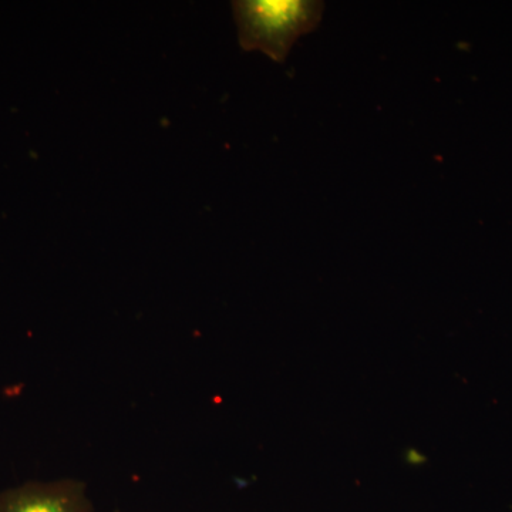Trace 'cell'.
<instances>
[{"instance_id": "6da1fadb", "label": "cell", "mask_w": 512, "mask_h": 512, "mask_svg": "<svg viewBox=\"0 0 512 512\" xmlns=\"http://www.w3.org/2000/svg\"><path fill=\"white\" fill-rule=\"evenodd\" d=\"M239 45L284 63L299 37L318 28L325 3L318 0H237L232 2Z\"/></svg>"}, {"instance_id": "7a4b0ae2", "label": "cell", "mask_w": 512, "mask_h": 512, "mask_svg": "<svg viewBox=\"0 0 512 512\" xmlns=\"http://www.w3.org/2000/svg\"><path fill=\"white\" fill-rule=\"evenodd\" d=\"M0 512H93V503L83 481L59 478L0 491Z\"/></svg>"}]
</instances>
